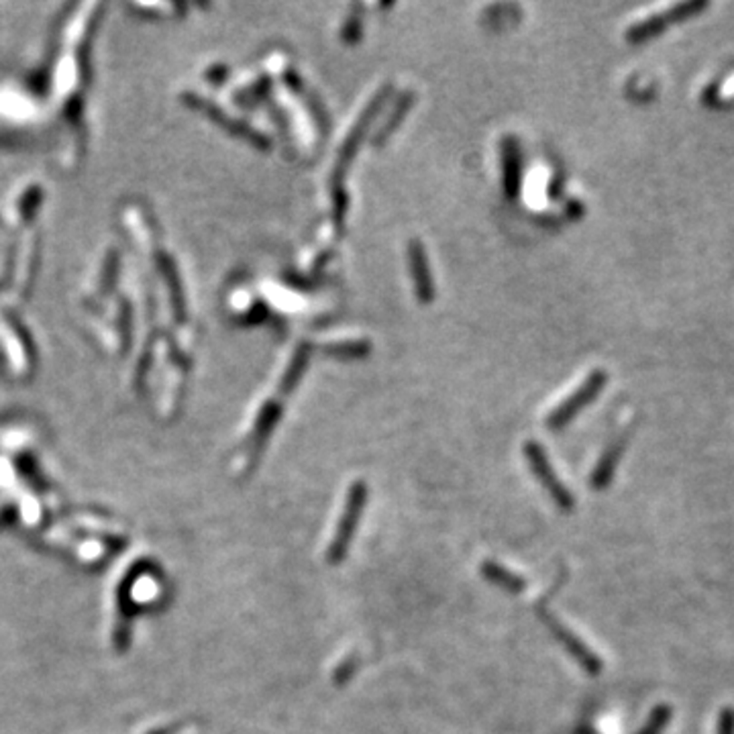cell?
Instances as JSON below:
<instances>
[{"label":"cell","mask_w":734,"mask_h":734,"mask_svg":"<svg viewBox=\"0 0 734 734\" xmlns=\"http://www.w3.org/2000/svg\"><path fill=\"white\" fill-rule=\"evenodd\" d=\"M288 398V394L284 391H277L275 398L267 400L266 406L261 408V412L256 420V427H253V437H251V447H253V461L259 459V455L264 453V449L267 445V439L272 437V432L275 429L277 420H280L282 410H284V400Z\"/></svg>","instance_id":"obj_9"},{"label":"cell","mask_w":734,"mask_h":734,"mask_svg":"<svg viewBox=\"0 0 734 734\" xmlns=\"http://www.w3.org/2000/svg\"><path fill=\"white\" fill-rule=\"evenodd\" d=\"M701 8H706L704 3H683V5H675L671 11H665L661 14L651 16V19L642 21V23H636L633 24L631 29H628V41H633V43H641V41H647L652 35H659L661 31H663L667 24H673L677 21H683L688 19L690 14L701 11Z\"/></svg>","instance_id":"obj_7"},{"label":"cell","mask_w":734,"mask_h":734,"mask_svg":"<svg viewBox=\"0 0 734 734\" xmlns=\"http://www.w3.org/2000/svg\"><path fill=\"white\" fill-rule=\"evenodd\" d=\"M525 455L528 459L530 469H533V473H535V478L541 481L543 488L546 489V494H549L553 497V502L559 506V510L574 512L575 497L571 496L565 484H563V481L557 478V473L553 471L545 449L538 443H535V440H528V443L525 445Z\"/></svg>","instance_id":"obj_3"},{"label":"cell","mask_w":734,"mask_h":734,"mask_svg":"<svg viewBox=\"0 0 734 734\" xmlns=\"http://www.w3.org/2000/svg\"><path fill=\"white\" fill-rule=\"evenodd\" d=\"M624 447H626V437L623 435V437H618V439L612 440L606 451L602 453L600 461L595 463L594 473H592V486H594V489H598V492H602V489H606V488L610 486V481H612V478H614V473H616L620 457H623V453H624Z\"/></svg>","instance_id":"obj_11"},{"label":"cell","mask_w":734,"mask_h":734,"mask_svg":"<svg viewBox=\"0 0 734 734\" xmlns=\"http://www.w3.org/2000/svg\"><path fill=\"white\" fill-rule=\"evenodd\" d=\"M184 102H186L188 106H192L194 111L198 109L200 112L207 114V117H208L212 122H217L218 127L227 129V133H231V135L239 137V139H245V141H249L251 145H256L257 150H269V139H267V137H264V135L259 133V130L249 127L247 122L228 117V114H227L223 109H218V106H217L215 102H208L204 96L194 94V92H186V94H184Z\"/></svg>","instance_id":"obj_5"},{"label":"cell","mask_w":734,"mask_h":734,"mask_svg":"<svg viewBox=\"0 0 734 734\" xmlns=\"http://www.w3.org/2000/svg\"><path fill=\"white\" fill-rule=\"evenodd\" d=\"M94 13L76 14L72 21L68 33L63 35L62 52L55 62L53 70V94L55 102L60 106L62 117L80 125V109H82V88H84V55L88 43V31L92 27Z\"/></svg>","instance_id":"obj_1"},{"label":"cell","mask_w":734,"mask_h":734,"mask_svg":"<svg viewBox=\"0 0 734 734\" xmlns=\"http://www.w3.org/2000/svg\"><path fill=\"white\" fill-rule=\"evenodd\" d=\"M367 351H370V345H367V341H347V343H337V345H333L326 349V353L333 355V357H362L365 355Z\"/></svg>","instance_id":"obj_15"},{"label":"cell","mask_w":734,"mask_h":734,"mask_svg":"<svg viewBox=\"0 0 734 734\" xmlns=\"http://www.w3.org/2000/svg\"><path fill=\"white\" fill-rule=\"evenodd\" d=\"M412 101H414V96H412V92H404L402 96L398 98V102H396V109H394V114H391V117L388 119V122L386 125L381 127V130H380V137H378V141H383V139H386V135H390L391 130L396 129V125L400 121H402V117H404V112L410 109V104H412Z\"/></svg>","instance_id":"obj_14"},{"label":"cell","mask_w":734,"mask_h":734,"mask_svg":"<svg viewBox=\"0 0 734 734\" xmlns=\"http://www.w3.org/2000/svg\"><path fill=\"white\" fill-rule=\"evenodd\" d=\"M408 266H410L416 298L422 304H429L435 298V282H432L427 249H424V245L419 239H412L408 243Z\"/></svg>","instance_id":"obj_8"},{"label":"cell","mask_w":734,"mask_h":734,"mask_svg":"<svg viewBox=\"0 0 734 734\" xmlns=\"http://www.w3.org/2000/svg\"><path fill=\"white\" fill-rule=\"evenodd\" d=\"M481 575H484L488 582H492L494 585L502 587V590L510 592V594H522L526 590V579L512 574L510 569L502 567L500 563H496V561L481 563Z\"/></svg>","instance_id":"obj_12"},{"label":"cell","mask_w":734,"mask_h":734,"mask_svg":"<svg viewBox=\"0 0 734 734\" xmlns=\"http://www.w3.org/2000/svg\"><path fill=\"white\" fill-rule=\"evenodd\" d=\"M716 734H734V708H724L718 716Z\"/></svg>","instance_id":"obj_17"},{"label":"cell","mask_w":734,"mask_h":734,"mask_svg":"<svg viewBox=\"0 0 734 734\" xmlns=\"http://www.w3.org/2000/svg\"><path fill=\"white\" fill-rule=\"evenodd\" d=\"M604 383H606V373L600 370L592 372L584 380L582 386H579L569 398L563 400V402L549 414V419H546V429L561 430L563 427H567V424L574 420L595 396H598Z\"/></svg>","instance_id":"obj_4"},{"label":"cell","mask_w":734,"mask_h":734,"mask_svg":"<svg viewBox=\"0 0 734 734\" xmlns=\"http://www.w3.org/2000/svg\"><path fill=\"white\" fill-rule=\"evenodd\" d=\"M671 714H673L671 708H669L667 704H659L657 708H652L647 724L642 726L639 734H661L665 726L669 724V720H671Z\"/></svg>","instance_id":"obj_13"},{"label":"cell","mask_w":734,"mask_h":734,"mask_svg":"<svg viewBox=\"0 0 734 734\" xmlns=\"http://www.w3.org/2000/svg\"><path fill=\"white\" fill-rule=\"evenodd\" d=\"M502 188L508 200H517L520 194L522 178V158L520 145L512 135L502 139Z\"/></svg>","instance_id":"obj_10"},{"label":"cell","mask_w":734,"mask_h":734,"mask_svg":"<svg viewBox=\"0 0 734 734\" xmlns=\"http://www.w3.org/2000/svg\"><path fill=\"white\" fill-rule=\"evenodd\" d=\"M538 614H541L543 623L553 633L555 639L561 642V647L577 661L579 667H582L587 675H594V677L600 675V671H602L600 657L595 655V652L587 647V644L579 639L575 633H571L567 626H563L557 620V616H553L551 612H546L545 608H538Z\"/></svg>","instance_id":"obj_6"},{"label":"cell","mask_w":734,"mask_h":734,"mask_svg":"<svg viewBox=\"0 0 734 734\" xmlns=\"http://www.w3.org/2000/svg\"><path fill=\"white\" fill-rule=\"evenodd\" d=\"M365 504H367L365 481H355V484L349 489L345 508H343L337 530H334L333 543L329 546V551H326V561H329L331 565H339V563L345 561L349 546H351V543H353L359 520H362V517H363Z\"/></svg>","instance_id":"obj_2"},{"label":"cell","mask_w":734,"mask_h":734,"mask_svg":"<svg viewBox=\"0 0 734 734\" xmlns=\"http://www.w3.org/2000/svg\"><path fill=\"white\" fill-rule=\"evenodd\" d=\"M341 37L347 41V43H355V41L362 39V16H349V21L341 31Z\"/></svg>","instance_id":"obj_16"}]
</instances>
